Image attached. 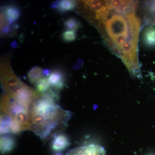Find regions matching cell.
<instances>
[{
	"label": "cell",
	"instance_id": "52a82bcc",
	"mask_svg": "<svg viewBox=\"0 0 155 155\" xmlns=\"http://www.w3.org/2000/svg\"><path fill=\"white\" fill-rule=\"evenodd\" d=\"M44 70L41 67H33L28 73V78L31 82L32 84H36L42 79L44 75Z\"/></svg>",
	"mask_w": 155,
	"mask_h": 155
},
{
	"label": "cell",
	"instance_id": "ba28073f",
	"mask_svg": "<svg viewBox=\"0 0 155 155\" xmlns=\"http://www.w3.org/2000/svg\"><path fill=\"white\" fill-rule=\"evenodd\" d=\"M85 3L97 14L109 11L106 6L105 2L98 1H85Z\"/></svg>",
	"mask_w": 155,
	"mask_h": 155
},
{
	"label": "cell",
	"instance_id": "9c48e42d",
	"mask_svg": "<svg viewBox=\"0 0 155 155\" xmlns=\"http://www.w3.org/2000/svg\"><path fill=\"white\" fill-rule=\"evenodd\" d=\"M145 43L149 46H155V27H151L145 31L143 35Z\"/></svg>",
	"mask_w": 155,
	"mask_h": 155
},
{
	"label": "cell",
	"instance_id": "8992f818",
	"mask_svg": "<svg viewBox=\"0 0 155 155\" xmlns=\"http://www.w3.org/2000/svg\"><path fill=\"white\" fill-rule=\"evenodd\" d=\"M48 80L50 86L56 89H60L63 85V76L61 72L54 71L50 74Z\"/></svg>",
	"mask_w": 155,
	"mask_h": 155
},
{
	"label": "cell",
	"instance_id": "30bf717a",
	"mask_svg": "<svg viewBox=\"0 0 155 155\" xmlns=\"http://www.w3.org/2000/svg\"><path fill=\"white\" fill-rule=\"evenodd\" d=\"M50 86L48 78H43L36 84L37 91L39 93L42 94L50 89Z\"/></svg>",
	"mask_w": 155,
	"mask_h": 155
},
{
	"label": "cell",
	"instance_id": "8fae6325",
	"mask_svg": "<svg viewBox=\"0 0 155 155\" xmlns=\"http://www.w3.org/2000/svg\"><path fill=\"white\" fill-rule=\"evenodd\" d=\"M1 148L2 151L9 150L12 148L14 144L13 139L9 137H1Z\"/></svg>",
	"mask_w": 155,
	"mask_h": 155
},
{
	"label": "cell",
	"instance_id": "5b68a950",
	"mask_svg": "<svg viewBox=\"0 0 155 155\" xmlns=\"http://www.w3.org/2000/svg\"><path fill=\"white\" fill-rule=\"evenodd\" d=\"M76 3L74 1L64 0L53 3L52 7L58 9L61 12H66L71 11L75 8Z\"/></svg>",
	"mask_w": 155,
	"mask_h": 155
},
{
	"label": "cell",
	"instance_id": "4fadbf2b",
	"mask_svg": "<svg viewBox=\"0 0 155 155\" xmlns=\"http://www.w3.org/2000/svg\"><path fill=\"white\" fill-rule=\"evenodd\" d=\"M76 32L74 31L67 30L62 34V39L66 42L74 41L76 39Z\"/></svg>",
	"mask_w": 155,
	"mask_h": 155
},
{
	"label": "cell",
	"instance_id": "7c38bea8",
	"mask_svg": "<svg viewBox=\"0 0 155 155\" xmlns=\"http://www.w3.org/2000/svg\"><path fill=\"white\" fill-rule=\"evenodd\" d=\"M64 26L67 30H72L75 31L80 27V23L77 19L75 18H71L67 19L64 23Z\"/></svg>",
	"mask_w": 155,
	"mask_h": 155
},
{
	"label": "cell",
	"instance_id": "6da1fadb",
	"mask_svg": "<svg viewBox=\"0 0 155 155\" xmlns=\"http://www.w3.org/2000/svg\"><path fill=\"white\" fill-rule=\"evenodd\" d=\"M42 95L28 107V122L29 129L46 140L65 128L71 114L55 102L56 95L52 91Z\"/></svg>",
	"mask_w": 155,
	"mask_h": 155
},
{
	"label": "cell",
	"instance_id": "3957f363",
	"mask_svg": "<svg viewBox=\"0 0 155 155\" xmlns=\"http://www.w3.org/2000/svg\"><path fill=\"white\" fill-rule=\"evenodd\" d=\"M5 19L7 24H12L19 19L20 16V11L17 7L15 6H9L5 10Z\"/></svg>",
	"mask_w": 155,
	"mask_h": 155
},
{
	"label": "cell",
	"instance_id": "5bb4252c",
	"mask_svg": "<svg viewBox=\"0 0 155 155\" xmlns=\"http://www.w3.org/2000/svg\"><path fill=\"white\" fill-rule=\"evenodd\" d=\"M11 28L9 27V26L8 25H6V26H4L3 27L2 29V32L4 34H7L8 33L11 31Z\"/></svg>",
	"mask_w": 155,
	"mask_h": 155
},
{
	"label": "cell",
	"instance_id": "7a4b0ae2",
	"mask_svg": "<svg viewBox=\"0 0 155 155\" xmlns=\"http://www.w3.org/2000/svg\"><path fill=\"white\" fill-rule=\"evenodd\" d=\"M66 155H107L104 147L99 145L90 144L75 148Z\"/></svg>",
	"mask_w": 155,
	"mask_h": 155
},
{
	"label": "cell",
	"instance_id": "277c9868",
	"mask_svg": "<svg viewBox=\"0 0 155 155\" xmlns=\"http://www.w3.org/2000/svg\"><path fill=\"white\" fill-rule=\"evenodd\" d=\"M69 144V139L66 136L59 134L54 137L52 147L55 150H61L67 147Z\"/></svg>",
	"mask_w": 155,
	"mask_h": 155
}]
</instances>
